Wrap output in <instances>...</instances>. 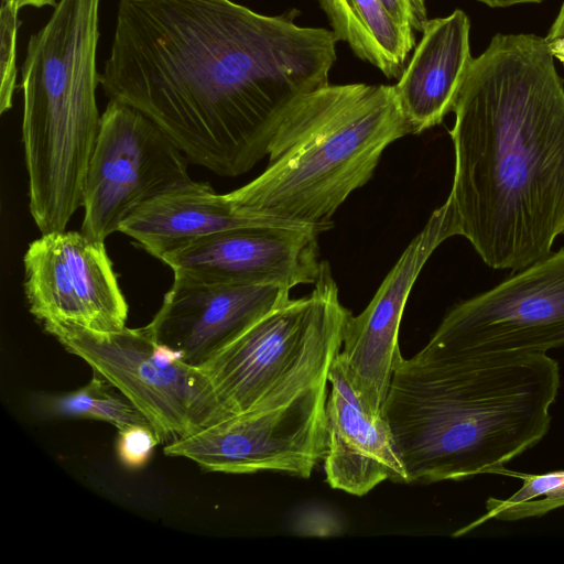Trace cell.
Masks as SVG:
<instances>
[{"label":"cell","instance_id":"6da1fadb","mask_svg":"<svg viewBox=\"0 0 564 564\" xmlns=\"http://www.w3.org/2000/svg\"><path fill=\"white\" fill-rule=\"evenodd\" d=\"M337 41L232 0H119L100 85L192 163L238 176L268 155L293 106L329 84Z\"/></svg>","mask_w":564,"mask_h":564},{"label":"cell","instance_id":"7a4b0ae2","mask_svg":"<svg viewBox=\"0 0 564 564\" xmlns=\"http://www.w3.org/2000/svg\"><path fill=\"white\" fill-rule=\"evenodd\" d=\"M453 112L458 235L490 268L522 270L564 234V82L545 36L494 35Z\"/></svg>","mask_w":564,"mask_h":564},{"label":"cell","instance_id":"3957f363","mask_svg":"<svg viewBox=\"0 0 564 564\" xmlns=\"http://www.w3.org/2000/svg\"><path fill=\"white\" fill-rule=\"evenodd\" d=\"M560 368L546 354L398 358L382 415L408 485L495 474L551 425Z\"/></svg>","mask_w":564,"mask_h":564},{"label":"cell","instance_id":"277c9868","mask_svg":"<svg viewBox=\"0 0 564 564\" xmlns=\"http://www.w3.org/2000/svg\"><path fill=\"white\" fill-rule=\"evenodd\" d=\"M413 134L394 85H326L299 100L270 144L265 170L227 197L240 214L332 227L389 144Z\"/></svg>","mask_w":564,"mask_h":564},{"label":"cell","instance_id":"5b68a950","mask_svg":"<svg viewBox=\"0 0 564 564\" xmlns=\"http://www.w3.org/2000/svg\"><path fill=\"white\" fill-rule=\"evenodd\" d=\"M101 1L59 0L30 36L21 67L29 209L42 234L65 230L84 204L101 117L96 100Z\"/></svg>","mask_w":564,"mask_h":564},{"label":"cell","instance_id":"8992f818","mask_svg":"<svg viewBox=\"0 0 564 564\" xmlns=\"http://www.w3.org/2000/svg\"><path fill=\"white\" fill-rule=\"evenodd\" d=\"M313 291L272 310L199 366L227 419L283 405L328 382L352 315L328 262Z\"/></svg>","mask_w":564,"mask_h":564},{"label":"cell","instance_id":"52a82bcc","mask_svg":"<svg viewBox=\"0 0 564 564\" xmlns=\"http://www.w3.org/2000/svg\"><path fill=\"white\" fill-rule=\"evenodd\" d=\"M42 324L135 405L159 443L177 442L227 420L202 369L156 343L145 326L97 332L65 322Z\"/></svg>","mask_w":564,"mask_h":564},{"label":"cell","instance_id":"ba28073f","mask_svg":"<svg viewBox=\"0 0 564 564\" xmlns=\"http://www.w3.org/2000/svg\"><path fill=\"white\" fill-rule=\"evenodd\" d=\"M425 346L456 356L546 354L564 346V247L453 306Z\"/></svg>","mask_w":564,"mask_h":564},{"label":"cell","instance_id":"9c48e42d","mask_svg":"<svg viewBox=\"0 0 564 564\" xmlns=\"http://www.w3.org/2000/svg\"><path fill=\"white\" fill-rule=\"evenodd\" d=\"M187 161L148 116L109 100L87 170L80 231L105 242L138 207L189 182Z\"/></svg>","mask_w":564,"mask_h":564},{"label":"cell","instance_id":"30bf717a","mask_svg":"<svg viewBox=\"0 0 564 564\" xmlns=\"http://www.w3.org/2000/svg\"><path fill=\"white\" fill-rule=\"evenodd\" d=\"M327 383L264 411L237 415L164 445L207 471H280L308 478L327 449Z\"/></svg>","mask_w":564,"mask_h":564},{"label":"cell","instance_id":"8fae6325","mask_svg":"<svg viewBox=\"0 0 564 564\" xmlns=\"http://www.w3.org/2000/svg\"><path fill=\"white\" fill-rule=\"evenodd\" d=\"M24 294L41 323L65 322L97 332L126 327L128 304L105 242L82 231H53L23 257Z\"/></svg>","mask_w":564,"mask_h":564},{"label":"cell","instance_id":"7c38bea8","mask_svg":"<svg viewBox=\"0 0 564 564\" xmlns=\"http://www.w3.org/2000/svg\"><path fill=\"white\" fill-rule=\"evenodd\" d=\"M458 235L448 199L430 216L389 271L368 306L347 322L339 358L365 410L382 415L394 366L399 328L410 292L424 264L446 239Z\"/></svg>","mask_w":564,"mask_h":564},{"label":"cell","instance_id":"4fadbf2b","mask_svg":"<svg viewBox=\"0 0 564 564\" xmlns=\"http://www.w3.org/2000/svg\"><path fill=\"white\" fill-rule=\"evenodd\" d=\"M318 234L285 224L234 228L203 237L161 261L174 275L192 280L291 290L314 284L319 276Z\"/></svg>","mask_w":564,"mask_h":564},{"label":"cell","instance_id":"5bb4252c","mask_svg":"<svg viewBox=\"0 0 564 564\" xmlns=\"http://www.w3.org/2000/svg\"><path fill=\"white\" fill-rule=\"evenodd\" d=\"M272 285L209 283L174 275L171 289L145 326L153 339L199 367L262 316L290 300Z\"/></svg>","mask_w":564,"mask_h":564},{"label":"cell","instance_id":"9a60e30c","mask_svg":"<svg viewBox=\"0 0 564 564\" xmlns=\"http://www.w3.org/2000/svg\"><path fill=\"white\" fill-rule=\"evenodd\" d=\"M328 382L323 460L327 484L354 496H364L384 480L408 485L388 422L365 410L339 356L332 364Z\"/></svg>","mask_w":564,"mask_h":564},{"label":"cell","instance_id":"2e32d148","mask_svg":"<svg viewBox=\"0 0 564 564\" xmlns=\"http://www.w3.org/2000/svg\"><path fill=\"white\" fill-rule=\"evenodd\" d=\"M470 21L460 9L427 21L422 37L394 85L411 126L419 134L453 111L471 64Z\"/></svg>","mask_w":564,"mask_h":564},{"label":"cell","instance_id":"e0dca14e","mask_svg":"<svg viewBox=\"0 0 564 564\" xmlns=\"http://www.w3.org/2000/svg\"><path fill=\"white\" fill-rule=\"evenodd\" d=\"M276 224L296 225L240 214L234 209L227 194H217L209 184L191 180L138 207L121 224L119 231L162 260L166 254L218 231Z\"/></svg>","mask_w":564,"mask_h":564},{"label":"cell","instance_id":"ac0fdd59","mask_svg":"<svg viewBox=\"0 0 564 564\" xmlns=\"http://www.w3.org/2000/svg\"><path fill=\"white\" fill-rule=\"evenodd\" d=\"M317 1L338 41L388 78H400L415 46L414 30L397 21L381 0Z\"/></svg>","mask_w":564,"mask_h":564},{"label":"cell","instance_id":"d6986e66","mask_svg":"<svg viewBox=\"0 0 564 564\" xmlns=\"http://www.w3.org/2000/svg\"><path fill=\"white\" fill-rule=\"evenodd\" d=\"M32 406L44 419H94L118 431L130 425H150L122 392L95 371L85 386L70 392L36 395Z\"/></svg>","mask_w":564,"mask_h":564},{"label":"cell","instance_id":"ffe728a7","mask_svg":"<svg viewBox=\"0 0 564 564\" xmlns=\"http://www.w3.org/2000/svg\"><path fill=\"white\" fill-rule=\"evenodd\" d=\"M495 474L522 479L521 488L507 499L490 497L486 501V513L453 535L459 536L488 520L517 521L542 517L564 507V470L546 474H524L501 467Z\"/></svg>","mask_w":564,"mask_h":564},{"label":"cell","instance_id":"44dd1931","mask_svg":"<svg viewBox=\"0 0 564 564\" xmlns=\"http://www.w3.org/2000/svg\"><path fill=\"white\" fill-rule=\"evenodd\" d=\"M286 532L300 536L330 538L348 530V520L336 506L322 500H307L290 509L284 517Z\"/></svg>","mask_w":564,"mask_h":564},{"label":"cell","instance_id":"7402d4cb","mask_svg":"<svg viewBox=\"0 0 564 564\" xmlns=\"http://www.w3.org/2000/svg\"><path fill=\"white\" fill-rule=\"evenodd\" d=\"M19 11L14 4L2 0L0 10V112L12 107L17 88V41Z\"/></svg>","mask_w":564,"mask_h":564},{"label":"cell","instance_id":"603a6c76","mask_svg":"<svg viewBox=\"0 0 564 564\" xmlns=\"http://www.w3.org/2000/svg\"><path fill=\"white\" fill-rule=\"evenodd\" d=\"M159 440L150 425L137 424L119 430L116 453L128 469H140L151 458Z\"/></svg>","mask_w":564,"mask_h":564},{"label":"cell","instance_id":"cb8c5ba5","mask_svg":"<svg viewBox=\"0 0 564 564\" xmlns=\"http://www.w3.org/2000/svg\"><path fill=\"white\" fill-rule=\"evenodd\" d=\"M381 2L397 21L415 32H422L429 21L424 0H381Z\"/></svg>","mask_w":564,"mask_h":564},{"label":"cell","instance_id":"d4e9b609","mask_svg":"<svg viewBox=\"0 0 564 564\" xmlns=\"http://www.w3.org/2000/svg\"><path fill=\"white\" fill-rule=\"evenodd\" d=\"M490 8H508L523 3H541L544 0H477Z\"/></svg>","mask_w":564,"mask_h":564},{"label":"cell","instance_id":"484cf974","mask_svg":"<svg viewBox=\"0 0 564 564\" xmlns=\"http://www.w3.org/2000/svg\"><path fill=\"white\" fill-rule=\"evenodd\" d=\"M3 1L11 2L18 9H21L25 6H32V7H36V8H42L44 6L55 7L57 3L55 0H3Z\"/></svg>","mask_w":564,"mask_h":564},{"label":"cell","instance_id":"4316f807","mask_svg":"<svg viewBox=\"0 0 564 564\" xmlns=\"http://www.w3.org/2000/svg\"><path fill=\"white\" fill-rule=\"evenodd\" d=\"M549 45L554 58L558 59L564 65V37L551 41Z\"/></svg>","mask_w":564,"mask_h":564},{"label":"cell","instance_id":"83f0119b","mask_svg":"<svg viewBox=\"0 0 564 564\" xmlns=\"http://www.w3.org/2000/svg\"><path fill=\"white\" fill-rule=\"evenodd\" d=\"M556 23L558 28L564 32V2L560 8V11L556 15Z\"/></svg>","mask_w":564,"mask_h":564}]
</instances>
